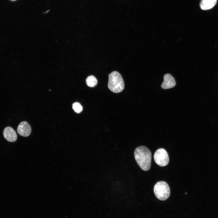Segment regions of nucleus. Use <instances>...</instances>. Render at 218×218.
<instances>
[{"instance_id": "10", "label": "nucleus", "mask_w": 218, "mask_h": 218, "mask_svg": "<svg viewBox=\"0 0 218 218\" xmlns=\"http://www.w3.org/2000/svg\"><path fill=\"white\" fill-rule=\"evenodd\" d=\"M72 108L74 111L77 113H81L82 111L83 108L81 104L78 102H75L73 104Z\"/></svg>"}, {"instance_id": "11", "label": "nucleus", "mask_w": 218, "mask_h": 218, "mask_svg": "<svg viewBox=\"0 0 218 218\" xmlns=\"http://www.w3.org/2000/svg\"><path fill=\"white\" fill-rule=\"evenodd\" d=\"M11 0V1H15V0Z\"/></svg>"}, {"instance_id": "9", "label": "nucleus", "mask_w": 218, "mask_h": 218, "mask_svg": "<svg viewBox=\"0 0 218 218\" xmlns=\"http://www.w3.org/2000/svg\"><path fill=\"white\" fill-rule=\"evenodd\" d=\"M86 83L88 87H94L97 85V81L95 77L93 75H91L88 76L86 78Z\"/></svg>"}, {"instance_id": "5", "label": "nucleus", "mask_w": 218, "mask_h": 218, "mask_svg": "<svg viewBox=\"0 0 218 218\" xmlns=\"http://www.w3.org/2000/svg\"><path fill=\"white\" fill-rule=\"evenodd\" d=\"M176 84L174 78L170 74H166L164 75V81L161 87L163 89H168L173 87Z\"/></svg>"}, {"instance_id": "2", "label": "nucleus", "mask_w": 218, "mask_h": 218, "mask_svg": "<svg viewBox=\"0 0 218 218\" xmlns=\"http://www.w3.org/2000/svg\"><path fill=\"white\" fill-rule=\"evenodd\" d=\"M108 87L112 92L118 93L124 89V84L121 74L116 71L112 72L108 75Z\"/></svg>"}, {"instance_id": "1", "label": "nucleus", "mask_w": 218, "mask_h": 218, "mask_svg": "<svg viewBox=\"0 0 218 218\" xmlns=\"http://www.w3.org/2000/svg\"><path fill=\"white\" fill-rule=\"evenodd\" d=\"M134 155L136 161L140 168L143 170L147 171L151 166V153L147 148L140 146L136 148Z\"/></svg>"}, {"instance_id": "4", "label": "nucleus", "mask_w": 218, "mask_h": 218, "mask_svg": "<svg viewBox=\"0 0 218 218\" xmlns=\"http://www.w3.org/2000/svg\"><path fill=\"white\" fill-rule=\"evenodd\" d=\"M154 159L155 163L160 167L167 166L169 160L167 151L162 148L158 149L155 151L154 155Z\"/></svg>"}, {"instance_id": "3", "label": "nucleus", "mask_w": 218, "mask_h": 218, "mask_svg": "<svg viewBox=\"0 0 218 218\" xmlns=\"http://www.w3.org/2000/svg\"><path fill=\"white\" fill-rule=\"evenodd\" d=\"M154 194L156 197L161 200L168 199L170 195V189L168 184L164 181L157 182L154 188Z\"/></svg>"}, {"instance_id": "8", "label": "nucleus", "mask_w": 218, "mask_h": 218, "mask_svg": "<svg viewBox=\"0 0 218 218\" xmlns=\"http://www.w3.org/2000/svg\"><path fill=\"white\" fill-rule=\"evenodd\" d=\"M216 2L217 0H201L200 3V6L202 10H208L213 7Z\"/></svg>"}, {"instance_id": "7", "label": "nucleus", "mask_w": 218, "mask_h": 218, "mask_svg": "<svg viewBox=\"0 0 218 218\" xmlns=\"http://www.w3.org/2000/svg\"><path fill=\"white\" fill-rule=\"evenodd\" d=\"M4 138L10 142H14L17 139V135L15 131L11 127H5L3 131Z\"/></svg>"}, {"instance_id": "6", "label": "nucleus", "mask_w": 218, "mask_h": 218, "mask_svg": "<svg viewBox=\"0 0 218 218\" xmlns=\"http://www.w3.org/2000/svg\"><path fill=\"white\" fill-rule=\"evenodd\" d=\"M17 131L21 136L28 137L31 133V128L29 124L26 121L21 122L18 126Z\"/></svg>"}]
</instances>
